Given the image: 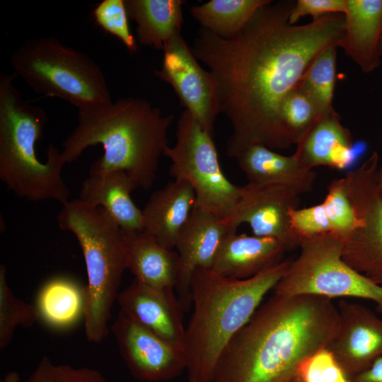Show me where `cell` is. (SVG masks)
<instances>
[{
	"mask_svg": "<svg viewBox=\"0 0 382 382\" xmlns=\"http://www.w3.org/2000/svg\"><path fill=\"white\" fill-rule=\"evenodd\" d=\"M86 305V287L69 277H56L42 286L34 306L45 325L65 330L84 320Z\"/></svg>",
	"mask_w": 382,
	"mask_h": 382,
	"instance_id": "24",
	"label": "cell"
},
{
	"mask_svg": "<svg viewBox=\"0 0 382 382\" xmlns=\"http://www.w3.org/2000/svg\"><path fill=\"white\" fill-rule=\"evenodd\" d=\"M1 382H21V376L16 371H11L4 377Z\"/></svg>",
	"mask_w": 382,
	"mask_h": 382,
	"instance_id": "37",
	"label": "cell"
},
{
	"mask_svg": "<svg viewBox=\"0 0 382 382\" xmlns=\"http://www.w3.org/2000/svg\"><path fill=\"white\" fill-rule=\"evenodd\" d=\"M26 382H57V366L44 357Z\"/></svg>",
	"mask_w": 382,
	"mask_h": 382,
	"instance_id": "35",
	"label": "cell"
},
{
	"mask_svg": "<svg viewBox=\"0 0 382 382\" xmlns=\"http://www.w3.org/2000/svg\"><path fill=\"white\" fill-rule=\"evenodd\" d=\"M57 382H107L98 371L74 368L68 365L57 366Z\"/></svg>",
	"mask_w": 382,
	"mask_h": 382,
	"instance_id": "34",
	"label": "cell"
},
{
	"mask_svg": "<svg viewBox=\"0 0 382 382\" xmlns=\"http://www.w3.org/2000/svg\"><path fill=\"white\" fill-rule=\"evenodd\" d=\"M128 17L137 24L139 44L164 49L183 23L181 0H124Z\"/></svg>",
	"mask_w": 382,
	"mask_h": 382,
	"instance_id": "25",
	"label": "cell"
},
{
	"mask_svg": "<svg viewBox=\"0 0 382 382\" xmlns=\"http://www.w3.org/2000/svg\"><path fill=\"white\" fill-rule=\"evenodd\" d=\"M339 324L329 298L274 293L229 342L213 382H286L304 359L328 347Z\"/></svg>",
	"mask_w": 382,
	"mask_h": 382,
	"instance_id": "2",
	"label": "cell"
},
{
	"mask_svg": "<svg viewBox=\"0 0 382 382\" xmlns=\"http://www.w3.org/2000/svg\"><path fill=\"white\" fill-rule=\"evenodd\" d=\"M271 0H211L191 7L192 17L204 28L228 39L237 35L255 13Z\"/></svg>",
	"mask_w": 382,
	"mask_h": 382,
	"instance_id": "26",
	"label": "cell"
},
{
	"mask_svg": "<svg viewBox=\"0 0 382 382\" xmlns=\"http://www.w3.org/2000/svg\"><path fill=\"white\" fill-rule=\"evenodd\" d=\"M175 136V144L164 151L171 162L170 175L192 187L195 207L226 223L234 212L242 186L232 183L223 173L214 137L185 110L177 121Z\"/></svg>",
	"mask_w": 382,
	"mask_h": 382,
	"instance_id": "9",
	"label": "cell"
},
{
	"mask_svg": "<svg viewBox=\"0 0 382 382\" xmlns=\"http://www.w3.org/2000/svg\"><path fill=\"white\" fill-rule=\"evenodd\" d=\"M380 191H381V196H382V190H380Z\"/></svg>",
	"mask_w": 382,
	"mask_h": 382,
	"instance_id": "41",
	"label": "cell"
},
{
	"mask_svg": "<svg viewBox=\"0 0 382 382\" xmlns=\"http://www.w3.org/2000/svg\"><path fill=\"white\" fill-rule=\"evenodd\" d=\"M377 183L380 190H382V165L378 167L377 171Z\"/></svg>",
	"mask_w": 382,
	"mask_h": 382,
	"instance_id": "38",
	"label": "cell"
},
{
	"mask_svg": "<svg viewBox=\"0 0 382 382\" xmlns=\"http://www.w3.org/2000/svg\"><path fill=\"white\" fill-rule=\"evenodd\" d=\"M14 77L0 75V179L19 197L64 204L69 194L62 176L66 163L51 144L47 161L38 159L35 146L43 138L47 115L42 108L22 99Z\"/></svg>",
	"mask_w": 382,
	"mask_h": 382,
	"instance_id": "5",
	"label": "cell"
},
{
	"mask_svg": "<svg viewBox=\"0 0 382 382\" xmlns=\"http://www.w3.org/2000/svg\"><path fill=\"white\" fill-rule=\"evenodd\" d=\"M378 168V157L371 155L345 177L357 223L342 237V258L354 270L382 286V196Z\"/></svg>",
	"mask_w": 382,
	"mask_h": 382,
	"instance_id": "10",
	"label": "cell"
},
{
	"mask_svg": "<svg viewBox=\"0 0 382 382\" xmlns=\"http://www.w3.org/2000/svg\"><path fill=\"white\" fill-rule=\"evenodd\" d=\"M57 221L81 248L88 277L85 332L88 341L100 342L109 333L111 309L127 269L122 229L103 208L79 199L62 204Z\"/></svg>",
	"mask_w": 382,
	"mask_h": 382,
	"instance_id": "6",
	"label": "cell"
},
{
	"mask_svg": "<svg viewBox=\"0 0 382 382\" xmlns=\"http://www.w3.org/2000/svg\"><path fill=\"white\" fill-rule=\"evenodd\" d=\"M234 158L249 183L286 186L299 195L313 190L316 172L305 168L294 154L284 156L264 145L252 144Z\"/></svg>",
	"mask_w": 382,
	"mask_h": 382,
	"instance_id": "21",
	"label": "cell"
},
{
	"mask_svg": "<svg viewBox=\"0 0 382 382\" xmlns=\"http://www.w3.org/2000/svg\"><path fill=\"white\" fill-rule=\"evenodd\" d=\"M306 168L328 166L343 169L353 159V141L335 112L321 117L296 144L294 154Z\"/></svg>",
	"mask_w": 382,
	"mask_h": 382,
	"instance_id": "22",
	"label": "cell"
},
{
	"mask_svg": "<svg viewBox=\"0 0 382 382\" xmlns=\"http://www.w3.org/2000/svg\"><path fill=\"white\" fill-rule=\"evenodd\" d=\"M286 382H300L296 375Z\"/></svg>",
	"mask_w": 382,
	"mask_h": 382,
	"instance_id": "39",
	"label": "cell"
},
{
	"mask_svg": "<svg viewBox=\"0 0 382 382\" xmlns=\"http://www.w3.org/2000/svg\"><path fill=\"white\" fill-rule=\"evenodd\" d=\"M328 214L332 233L342 237L356 226L357 219L347 194L344 178L332 180L328 187V193L322 202Z\"/></svg>",
	"mask_w": 382,
	"mask_h": 382,
	"instance_id": "30",
	"label": "cell"
},
{
	"mask_svg": "<svg viewBox=\"0 0 382 382\" xmlns=\"http://www.w3.org/2000/svg\"><path fill=\"white\" fill-rule=\"evenodd\" d=\"M231 229L219 217L194 207L175 246L178 253L175 290L184 309L192 303L190 286L194 272L211 268L221 242Z\"/></svg>",
	"mask_w": 382,
	"mask_h": 382,
	"instance_id": "15",
	"label": "cell"
},
{
	"mask_svg": "<svg viewBox=\"0 0 382 382\" xmlns=\"http://www.w3.org/2000/svg\"><path fill=\"white\" fill-rule=\"evenodd\" d=\"M299 196L286 186L248 183L242 186L234 212L225 224L237 230L247 224L253 235L277 239L287 251L295 250L301 240L292 228L290 212L299 208Z\"/></svg>",
	"mask_w": 382,
	"mask_h": 382,
	"instance_id": "13",
	"label": "cell"
},
{
	"mask_svg": "<svg viewBox=\"0 0 382 382\" xmlns=\"http://www.w3.org/2000/svg\"><path fill=\"white\" fill-rule=\"evenodd\" d=\"M120 311L164 340L183 347V307L174 289H158L134 279L117 299Z\"/></svg>",
	"mask_w": 382,
	"mask_h": 382,
	"instance_id": "16",
	"label": "cell"
},
{
	"mask_svg": "<svg viewBox=\"0 0 382 382\" xmlns=\"http://www.w3.org/2000/svg\"><path fill=\"white\" fill-rule=\"evenodd\" d=\"M337 48L331 46L321 51L311 62L296 86L312 100L323 116L335 112L332 99Z\"/></svg>",
	"mask_w": 382,
	"mask_h": 382,
	"instance_id": "27",
	"label": "cell"
},
{
	"mask_svg": "<svg viewBox=\"0 0 382 382\" xmlns=\"http://www.w3.org/2000/svg\"><path fill=\"white\" fill-rule=\"evenodd\" d=\"M296 376L300 382H349V378L326 347L304 359Z\"/></svg>",
	"mask_w": 382,
	"mask_h": 382,
	"instance_id": "32",
	"label": "cell"
},
{
	"mask_svg": "<svg viewBox=\"0 0 382 382\" xmlns=\"http://www.w3.org/2000/svg\"><path fill=\"white\" fill-rule=\"evenodd\" d=\"M379 50H380V52L382 55V37L381 39V41H380V44H379Z\"/></svg>",
	"mask_w": 382,
	"mask_h": 382,
	"instance_id": "40",
	"label": "cell"
},
{
	"mask_svg": "<svg viewBox=\"0 0 382 382\" xmlns=\"http://www.w3.org/2000/svg\"><path fill=\"white\" fill-rule=\"evenodd\" d=\"M137 187V184L123 170L89 174L81 185L78 199L103 208L123 231H141L142 209L131 198V193Z\"/></svg>",
	"mask_w": 382,
	"mask_h": 382,
	"instance_id": "20",
	"label": "cell"
},
{
	"mask_svg": "<svg viewBox=\"0 0 382 382\" xmlns=\"http://www.w3.org/2000/svg\"><path fill=\"white\" fill-rule=\"evenodd\" d=\"M154 74L173 88L180 105L214 137L219 114L214 81L211 73L200 66L180 33L166 45L162 67Z\"/></svg>",
	"mask_w": 382,
	"mask_h": 382,
	"instance_id": "11",
	"label": "cell"
},
{
	"mask_svg": "<svg viewBox=\"0 0 382 382\" xmlns=\"http://www.w3.org/2000/svg\"><path fill=\"white\" fill-rule=\"evenodd\" d=\"M274 293L284 296L313 295L332 299L354 297L374 301L382 313V286L358 273L342 258V238L328 233L303 238Z\"/></svg>",
	"mask_w": 382,
	"mask_h": 382,
	"instance_id": "8",
	"label": "cell"
},
{
	"mask_svg": "<svg viewBox=\"0 0 382 382\" xmlns=\"http://www.w3.org/2000/svg\"><path fill=\"white\" fill-rule=\"evenodd\" d=\"M127 269L149 286L175 289L178 253L161 245L144 231L122 230Z\"/></svg>",
	"mask_w": 382,
	"mask_h": 382,
	"instance_id": "23",
	"label": "cell"
},
{
	"mask_svg": "<svg viewBox=\"0 0 382 382\" xmlns=\"http://www.w3.org/2000/svg\"><path fill=\"white\" fill-rule=\"evenodd\" d=\"M174 120L139 98L79 111L78 124L63 142L65 162L76 160L85 149L101 144L103 154L89 174L123 170L139 187L149 189L156 180L159 159L169 146L168 130Z\"/></svg>",
	"mask_w": 382,
	"mask_h": 382,
	"instance_id": "3",
	"label": "cell"
},
{
	"mask_svg": "<svg viewBox=\"0 0 382 382\" xmlns=\"http://www.w3.org/2000/svg\"><path fill=\"white\" fill-rule=\"evenodd\" d=\"M278 240L230 230L214 259L211 270L231 279H245L281 262L286 252Z\"/></svg>",
	"mask_w": 382,
	"mask_h": 382,
	"instance_id": "17",
	"label": "cell"
},
{
	"mask_svg": "<svg viewBox=\"0 0 382 382\" xmlns=\"http://www.w3.org/2000/svg\"><path fill=\"white\" fill-rule=\"evenodd\" d=\"M294 4L281 0L262 6L231 38L202 27L195 38L192 53L207 66L219 114L231 125L226 144L229 157L252 144L272 150L289 148L279 120L283 99L321 51L340 47L343 14L291 25L289 19Z\"/></svg>",
	"mask_w": 382,
	"mask_h": 382,
	"instance_id": "1",
	"label": "cell"
},
{
	"mask_svg": "<svg viewBox=\"0 0 382 382\" xmlns=\"http://www.w3.org/2000/svg\"><path fill=\"white\" fill-rule=\"evenodd\" d=\"M347 0H298L295 1L289 16L291 25L301 17L311 16L313 21L331 14H344Z\"/></svg>",
	"mask_w": 382,
	"mask_h": 382,
	"instance_id": "33",
	"label": "cell"
},
{
	"mask_svg": "<svg viewBox=\"0 0 382 382\" xmlns=\"http://www.w3.org/2000/svg\"><path fill=\"white\" fill-rule=\"evenodd\" d=\"M195 202L192 187L185 181L174 179L150 195L142 209L143 231L166 248H175Z\"/></svg>",
	"mask_w": 382,
	"mask_h": 382,
	"instance_id": "18",
	"label": "cell"
},
{
	"mask_svg": "<svg viewBox=\"0 0 382 382\" xmlns=\"http://www.w3.org/2000/svg\"><path fill=\"white\" fill-rule=\"evenodd\" d=\"M345 30L341 42L345 54L369 74L381 65L382 0H347Z\"/></svg>",
	"mask_w": 382,
	"mask_h": 382,
	"instance_id": "19",
	"label": "cell"
},
{
	"mask_svg": "<svg viewBox=\"0 0 382 382\" xmlns=\"http://www.w3.org/2000/svg\"><path fill=\"white\" fill-rule=\"evenodd\" d=\"M110 330L122 358L136 379L167 381L186 370L183 347L164 340L123 312L120 311Z\"/></svg>",
	"mask_w": 382,
	"mask_h": 382,
	"instance_id": "12",
	"label": "cell"
},
{
	"mask_svg": "<svg viewBox=\"0 0 382 382\" xmlns=\"http://www.w3.org/2000/svg\"><path fill=\"white\" fill-rule=\"evenodd\" d=\"M13 75L36 93L86 110L112 103L105 76L86 54L54 37L25 40L12 54Z\"/></svg>",
	"mask_w": 382,
	"mask_h": 382,
	"instance_id": "7",
	"label": "cell"
},
{
	"mask_svg": "<svg viewBox=\"0 0 382 382\" xmlns=\"http://www.w3.org/2000/svg\"><path fill=\"white\" fill-rule=\"evenodd\" d=\"M292 260L245 279L197 269L191 280L192 316L185 328L187 382H213L225 348L286 273Z\"/></svg>",
	"mask_w": 382,
	"mask_h": 382,
	"instance_id": "4",
	"label": "cell"
},
{
	"mask_svg": "<svg viewBox=\"0 0 382 382\" xmlns=\"http://www.w3.org/2000/svg\"><path fill=\"white\" fill-rule=\"evenodd\" d=\"M340 324L327 347L348 378L382 357V319L362 304L340 300Z\"/></svg>",
	"mask_w": 382,
	"mask_h": 382,
	"instance_id": "14",
	"label": "cell"
},
{
	"mask_svg": "<svg viewBox=\"0 0 382 382\" xmlns=\"http://www.w3.org/2000/svg\"><path fill=\"white\" fill-rule=\"evenodd\" d=\"M349 382H382V357L369 369L350 378Z\"/></svg>",
	"mask_w": 382,
	"mask_h": 382,
	"instance_id": "36",
	"label": "cell"
},
{
	"mask_svg": "<svg viewBox=\"0 0 382 382\" xmlns=\"http://www.w3.org/2000/svg\"><path fill=\"white\" fill-rule=\"evenodd\" d=\"M39 320L34 305H30L13 295L6 278V267L0 265V349L11 342L18 326L30 327Z\"/></svg>",
	"mask_w": 382,
	"mask_h": 382,
	"instance_id": "29",
	"label": "cell"
},
{
	"mask_svg": "<svg viewBox=\"0 0 382 382\" xmlns=\"http://www.w3.org/2000/svg\"><path fill=\"white\" fill-rule=\"evenodd\" d=\"M323 115L312 100L297 88L283 99L279 120L290 145L296 144Z\"/></svg>",
	"mask_w": 382,
	"mask_h": 382,
	"instance_id": "28",
	"label": "cell"
},
{
	"mask_svg": "<svg viewBox=\"0 0 382 382\" xmlns=\"http://www.w3.org/2000/svg\"><path fill=\"white\" fill-rule=\"evenodd\" d=\"M93 17L98 25L117 37L130 52L137 50V45L129 24L124 0H103L94 8Z\"/></svg>",
	"mask_w": 382,
	"mask_h": 382,
	"instance_id": "31",
	"label": "cell"
}]
</instances>
